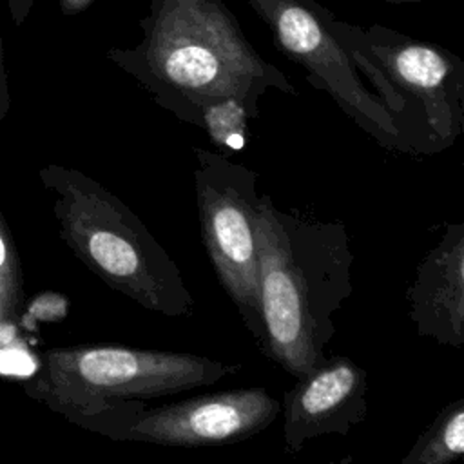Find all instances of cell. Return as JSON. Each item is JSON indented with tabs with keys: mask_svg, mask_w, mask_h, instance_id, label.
Wrapping results in <instances>:
<instances>
[{
	"mask_svg": "<svg viewBox=\"0 0 464 464\" xmlns=\"http://www.w3.org/2000/svg\"><path fill=\"white\" fill-rule=\"evenodd\" d=\"M141 38L107 58L178 120L208 134L225 154L241 150L248 120L268 91L295 94L286 74L250 44L223 0H150Z\"/></svg>",
	"mask_w": 464,
	"mask_h": 464,
	"instance_id": "cell-1",
	"label": "cell"
},
{
	"mask_svg": "<svg viewBox=\"0 0 464 464\" xmlns=\"http://www.w3.org/2000/svg\"><path fill=\"white\" fill-rule=\"evenodd\" d=\"M259 350L299 377L323 362L335 312L352 294L353 250L341 221L281 210L268 194L257 207Z\"/></svg>",
	"mask_w": 464,
	"mask_h": 464,
	"instance_id": "cell-2",
	"label": "cell"
},
{
	"mask_svg": "<svg viewBox=\"0 0 464 464\" xmlns=\"http://www.w3.org/2000/svg\"><path fill=\"white\" fill-rule=\"evenodd\" d=\"M38 178L62 241L109 288L165 317L194 314L178 265L127 203L78 169L49 163Z\"/></svg>",
	"mask_w": 464,
	"mask_h": 464,
	"instance_id": "cell-3",
	"label": "cell"
},
{
	"mask_svg": "<svg viewBox=\"0 0 464 464\" xmlns=\"http://www.w3.org/2000/svg\"><path fill=\"white\" fill-rule=\"evenodd\" d=\"M241 370L187 352L123 344H76L45 350L22 390L33 401L80 426L91 415L129 399H152L210 386Z\"/></svg>",
	"mask_w": 464,
	"mask_h": 464,
	"instance_id": "cell-4",
	"label": "cell"
},
{
	"mask_svg": "<svg viewBox=\"0 0 464 464\" xmlns=\"http://www.w3.org/2000/svg\"><path fill=\"white\" fill-rule=\"evenodd\" d=\"M332 29L406 102L408 121L424 156L457 141L464 129V62L457 54L379 24L362 29L334 16Z\"/></svg>",
	"mask_w": 464,
	"mask_h": 464,
	"instance_id": "cell-5",
	"label": "cell"
},
{
	"mask_svg": "<svg viewBox=\"0 0 464 464\" xmlns=\"http://www.w3.org/2000/svg\"><path fill=\"white\" fill-rule=\"evenodd\" d=\"M270 29L276 47L304 69L312 87L324 91L339 109L379 145L413 156L395 116L362 83V74L332 29L330 9L315 0H245Z\"/></svg>",
	"mask_w": 464,
	"mask_h": 464,
	"instance_id": "cell-6",
	"label": "cell"
},
{
	"mask_svg": "<svg viewBox=\"0 0 464 464\" xmlns=\"http://www.w3.org/2000/svg\"><path fill=\"white\" fill-rule=\"evenodd\" d=\"M194 188L201 239L216 277L246 330L259 335L257 172L228 154L194 147Z\"/></svg>",
	"mask_w": 464,
	"mask_h": 464,
	"instance_id": "cell-7",
	"label": "cell"
},
{
	"mask_svg": "<svg viewBox=\"0 0 464 464\" xmlns=\"http://www.w3.org/2000/svg\"><path fill=\"white\" fill-rule=\"evenodd\" d=\"M279 411L281 402L268 390L254 386L203 393L154 408H147L143 399H129L91 415L80 428L111 440L208 448L257 435Z\"/></svg>",
	"mask_w": 464,
	"mask_h": 464,
	"instance_id": "cell-8",
	"label": "cell"
},
{
	"mask_svg": "<svg viewBox=\"0 0 464 464\" xmlns=\"http://www.w3.org/2000/svg\"><path fill=\"white\" fill-rule=\"evenodd\" d=\"M281 410L288 453L323 435H348L366 417V372L346 355H332L295 377Z\"/></svg>",
	"mask_w": 464,
	"mask_h": 464,
	"instance_id": "cell-9",
	"label": "cell"
},
{
	"mask_svg": "<svg viewBox=\"0 0 464 464\" xmlns=\"http://www.w3.org/2000/svg\"><path fill=\"white\" fill-rule=\"evenodd\" d=\"M410 319L420 337L440 346L464 344V223H450L420 259L406 292Z\"/></svg>",
	"mask_w": 464,
	"mask_h": 464,
	"instance_id": "cell-10",
	"label": "cell"
},
{
	"mask_svg": "<svg viewBox=\"0 0 464 464\" xmlns=\"http://www.w3.org/2000/svg\"><path fill=\"white\" fill-rule=\"evenodd\" d=\"M464 453V399L446 404L417 437L402 464H450Z\"/></svg>",
	"mask_w": 464,
	"mask_h": 464,
	"instance_id": "cell-11",
	"label": "cell"
},
{
	"mask_svg": "<svg viewBox=\"0 0 464 464\" xmlns=\"http://www.w3.org/2000/svg\"><path fill=\"white\" fill-rule=\"evenodd\" d=\"M24 274L11 230L0 212V328L11 330L20 321Z\"/></svg>",
	"mask_w": 464,
	"mask_h": 464,
	"instance_id": "cell-12",
	"label": "cell"
},
{
	"mask_svg": "<svg viewBox=\"0 0 464 464\" xmlns=\"http://www.w3.org/2000/svg\"><path fill=\"white\" fill-rule=\"evenodd\" d=\"M9 107H11V92H9L4 42H2V34H0V123L5 120V116L9 112Z\"/></svg>",
	"mask_w": 464,
	"mask_h": 464,
	"instance_id": "cell-13",
	"label": "cell"
},
{
	"mask_svg": "<svg viewBox=\"0 0 464 464\" xmlns=\"http://www.w3.org/2000/svg\"><path fill=\"white\" fill-rule=\"evenodd\" d=\"M5 4L9 7L11 20L16 27H20L27 20L31 9L34 7V0H5Z\"/></svg>",
	"mask_w": 464,
	"mask_h": 464,
	"instance_id": "cell-14",
	"label": "cell"
},
{
	"mask_svg": "<svg viewBox=\"0 0 464 464\" xmlns=\"http://www.w3.org/2000/svg\"><path fill=\"white\" fill-rule=\"evenodd\" d=\"M92 2L94 0H58V5L63 14H78L85 11Z\"/></svg>",
	"mask_w": 464,
	"mask_h": 464,
	"instance_id": "cell-15",
	"label": "cell"
},
{
	"mask_svg": "<svg viewBox=\"0 0 464 464\" xmlns=\"http://www.w3.org/2000/svg\"><path fill=\"white\" fill-rule=\"evenodd\" d=\"M381 2H388V4H419L420 0H381Z\"/></svg>",
	"mask_w": 464,
	"mask_h": 464,
	"instance_id": "cell-16",
	"label": "cell"
},
{
	"mask_svg": "<svg viewBox=\"0 0 464 464\" xmlns=\"http://www.w3.org/2000/svg\"><path fill=\"white\" fill-rule=\"evenodd\" d=\"M5 341V332L0 328V344Z\"/></svg>",
	"mask_w": 464,
	"mask_h": 464,
	"instance_id": "cell-17",
	"label": "cell"
}]
</instances>
